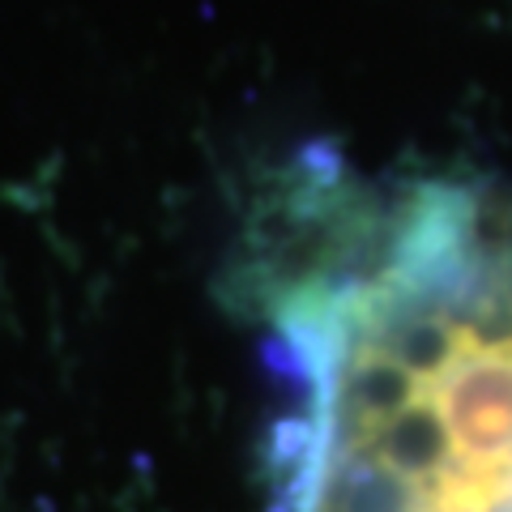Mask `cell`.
<instances>
[{
    "label": "cell",
    "mask_w": 512,
    "mask_h": 512,
    "mask_svg": "<svg viewBox=\"0 0 512 512\" xmlns=\"http://www.w3.org/2000/svg\"><path fill=\"white\" fill-rule=\"evenodd\" d=\"M261 239L274 512H512V184L316 158Z\"/></svg>",
    "instance_id": "obj_1"
}]
</instances>
